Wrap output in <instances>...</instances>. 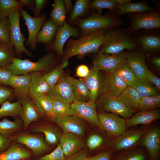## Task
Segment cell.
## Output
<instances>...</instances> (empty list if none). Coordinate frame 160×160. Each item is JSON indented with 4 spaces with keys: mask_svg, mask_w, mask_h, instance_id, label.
<instances>
[{
    "mask_svg": "<svg viewBox=\"0 0 160 160\" xmlns=\"http://www.w3.org/2000/svg\"><path fill=\"white\" fill-rule=\"evenodd\" d=\"M128 86L126 83L115 71L108 74V81L107 96L117 98Z\"/></svg>",
    "mask_w": 160,
    "mask_h": 160,
    "instance_id": "obj_31",
    "label": "cell"
},
{
    "mask_svg": "<svg viewBox=\"0 0 160 160\" xmlns=\"http://www.w3.org/2000/svg\"><path fill=\"white\" fill-rule=\"evenodd\" d=\"M150 63L158 69L160 68V57L151 58L149 60Z\"/></svg>",
    "mask_w": 160,
    "mask_h": 160,
    "instance_id": "obj_58",
    "label": "cell"
},
{
    "mask_svg": "<svg viewBox=\"0 0 160 160\" xmlns=\"http://www.w3.org/2000/svg\"><path fill=\"white\" fill-rule=\"evenodd\" d=\"M160 107V95L142 98L135 112L154 110Z\"/></svg>",
    "mask_w": 160,
    "mask_h": 160,
    "instance_id": "obj_45",
    "label": "cell"
},
{
    "mask_svg": "<svg viewBox=\"0 0 160 160\" xmlns=\"http://www.w3.org/2000/svg\"><path fill=\"white\" fill-rule=\"evenodd\" d=\"M23 5L15 0H0V19L4 20L15 10Z\"/></svg>",
    "mask_w": 160,
    "mask_h": 160,
    "instance_id": "obj_46",
    "label": "cell"
},
{
    "mask_svg": "<svg viewBox=\"0 0 160 160\" xmlns=\"http://www.w3.org/2000/svg\"><path fill=\"white\" fill-rule=\"evenodd\" d=\"M99 127L110 136L116 138L126 130V119L117 114L98 111Z\"/></svg>",
    "mask_w": 160,
    "mask_h": 160,
    "instance_id": "obj_5",
    "label": "cell"
},
{
    "mask_svg": "<svg viewBox=\"0 0 160 160\" xmlns=\"http://www.w3.org/2000/svg\"><path fill=\"white\" fill-rule=\"evenodd\" d=\"M31 80L30 74L20 75H12L10 78L8 85L14 91L15 95L18 98L27 96L30 88Z\"/></svg>",
    "mask_w": 160,
    "mask_h": 160,
    "instance_id": "obj_30",
    "label": "cell"
},
{
    "mask_svg": "<svg viewBox=\"0 0 160 160\" xmlns=\"http://www.w3.org/2000/svg\"><path fill=\"white\" fill-rule=\"evenodd\" d=\"M157 11H160L156 8L150 6L147 1L144 0L136 3L129 2L119 5L116 8L113 14L115 16L120 17L125 14Z\"/></svg>",
    "mask_w": 160,
    "mask_h": 160,
    "instance_id": "obj_27",
    "label": "cell"
},
{
    "mask_svg": "<svg viewBox=\"0 0 160 160\" xmlns=\"http://www.w3.org/2000/svg\"><path fill=\"white\" fill-rule=\"evenodd\" d=\"M31 80L28 96L32 100L47 95L51 87L43 77V73L36 72L30 73Z\"/></svg>",
    "mask_w": 160,
    "mask_h": 160,
    "instance_id": "obj_24",
    "label": "cell"
},
{
    "mask_svg": "<svg viewBox=\"0 0 160 160\" xmlns=\"http://www.w3.org/2000/svg\"><path fill=\"white\" fill-rule=\"evenodd\" d=\"M130 24L127 30L132 35L141 29H159L160 28V12L157 11L128 14Z\"/></svg>",
    "mask_w": 160,
    "mask_h": 160,
    "instance_id": "obj_6",
    "label": "cell"
},
{
    "mask_svg": "<svg viewBox=\"0 0 160 160\" xmlns=\"http://www.w3.org/2000/svg\"><path fill=\"white\" fill-rule=\"evenodd\" d=\"M68 65V60L63 61L51 71L43 75L46 81L52 88L59 81L63 72L64 69Z\"/></svg>",
    "mask_w": 160,
    "mask_h": 160,
    "instance_id": "obj_41",
    "label": "cell"
},
{
    "mask_svg": "<svg viewBox=\"0 0 160 160\" xmlns=\"http://www.w3.org/2000/svg\"><path fill=\"white\" fill-rule=\"evenodd\" d=\"M74 94L73 101L87 102L91 100L90 92L84 79L71 78Z\"/></svg>",
    "mask_w": 160,
    "mask_h": 160,
    "instance_id": "obj_34",
    "label": "cell"
},
{
    "mask_svg": "<svg viewBox=\"0 0 160 160\" xmlns=\"http://www.w3.org/2000/svg\"><path fill=\"white\" fill-rule=\"evenodd\" d=\"M52 111L54 116H61L67 115L70 104L59 100L52 99Z\"/></svg>",
    "mask_w": 160,
    "mask_h": 160,
    "instance_id": "obj_47",
    "label": "cell"
},
{
    "mask_svg": "<svg viewBox=\"0 0 160 160\" xmlns=\"http://www.w3.org/2000/svg\"><path fill=\"white\" fill-rule=\"evenodd\" d=\"M96 110L118 114L125 119L130 118L135 111L127 107L116 98L101 95L95 101Z\"/></svg>",
    "mask_w": 160,
    "mask_h": 160,
    "instance_id": "obj_13",
    "label": "cell"
},
{
    "mask_svg": "<svg viewBox=\"0 0 160 160\" xmlns=\"http://www.w3.org/2000/svg\"><path fill=\"white\" fill-rule=\"evenodd\" d=\"M114 71L128 86H131L137 79L133 71L126 60L120 64Z\"/></svg>",
    "mask_w": 160,
    "mask_h": 160,
    "instance_id": "obj_43",
    "label": "cell"
},
{
    "mask_svg": "<svg viewBox=\"0 0 160 160\" xmlns=\"http://www.w3.org/2000/svg\"><path fill=\"white\" fill-rule=\"evenodd\" d=\"M144 126L145 132L141 140L140 145L147 150L150 160H160V125L152 123Z\"/></svg>",
    "mask_w": 160,
    "mask_h": 160,
    "instance_id": "obj_8",
    "label": "cell"
},
{
    "mask_svg": "<svg viewBox=\"0 0 160 160\" xmlns=\"http://www.w3.org/2000/svg\"><path fill=\"white\" fill-rule=\"evenodd\" d=\"M82 119L77 116L66 115L54 116L49 120L61 128L63 134L72 133L81 136L84 135L85 130Z\"/></svg>",
    "mask_w": 160,
    "mask_h": 160,
    "instance_id": "obj_17",
    "label": "cell"
},
{
    "mask_svg": "<svg viewBox=\"0 0 160 160\" xmlns=\"http://www.w3.org/2000/svg\"><path fill=\"white\" fill-rule=\"evenodd\" d=\"M67 115L79 117L94 127H99L95 101L94 100H91L87 102L73 101L70 105Z\"/></svg>",
    "mask_w": 160,
    "mask_h": 160,
    "instance_id": "obj_12",
    "label": "cell"
},
{
    "mask_svg": "<svg viewBox=\"0 0 160 160\" xmlns=\"http://www.w3.org/2000/svg\"><path fill=\"white\" fill-rule=\"evenodd\" d=\"M12 75L11 71L6 68L0 67V84L8 85L9 79Z\"/></svg>",
    "mask_w": 160,
    "mask_h": 160,
    "instance_id": "obj_52",
    "label": "cell"
},
{
    "mask_svg": "<svg viewBox=\"0 0 160 160\" xmlns=\"http://www.w3.org/2000/svg\"><path fill=\"white\" fill-rule=\"evenodd\" d=\"M116 98L136 111L142 98L135 89L131 86H128Z\"/></svg>",
    "mask_w": 160,
    "mask_h": 160,
    "instance_id": "obj_33",
    "label": "cell"
},
{
    "mask_svg": "<svg viewBox=\"0 0 160 160\" xmlns=\"http://www.w3.org/2000/svg\"><path fill=\"white\" fill-rule=\"evenodd\" d=\"M58 27L49 18L44 24L41 30L38 33L36 39V43H49L56 34Z\"/></svg>",
    "mask_w": 160,
    "mask_h": 160,
    "instance_id": "obj_36",
    "label": "cell"
},
{
    "mask_svg": "<svg viewBox=\"0 0 160 160\" xmlns=\"http://www.w3.org/2000/svg\"><path fill=\"white\" fill-rule=\"evenodd\" d=\"M66 12L69 14L71 11L73 9L72 4L71 0H63Z\"/></svg>",
    "mask_w": 160,
    "mask_h": 160,
    "instance_id": "obj_59",
    "label": "cell"
},
{
    "mask_svg": "<svg viewBox=\"0 0 160 160\" xmlns=\"http://www.w3.org/2000/svg\"><path fill=\"white\" fill-rule=\"evenodd\" d=\"M80 33L76 28L71 26L65 20L63 25L58 28L55 41L50 47L58 55L62 56L63 53V47L66 42L71 36L79 38Z\"/></svg>",
    "mask_w": 160,
    "mask_h": 160,
    "instance_id": "obj_18",
    "label": "cell"
},
{
    "mask_svg": "<svg viewBox=\"0 0 160 160\" xmlns=\"http://www.w3.org/2000/svg\"><path fill=\"white\" fill-rule=\"evenodd\" d=\"M65 158L59 144L52 152L38 158L36 160H65Z\"/></svg>",
    "mask_w": 160,
    "mask_h": 160,
    "instance_id": "obj_49",
    "label": "cell"
},
{
    "mask_svg": "<svg viewBox=\"0 0 160 160\" xmlns=\"http://www.w3.org/2000/svg\"><path fill=\"white\" fill-rule=\"evenodd\" d=\"M89 70L86 65H81L78 66L76 69V75L79 77L84 78L88 75Z\"/></svg>",
    "mask_w": 160,
    "mask_h": 160,
    "instance_id": "obj_56",
    "label": "cell"
},
{
    "mask_svg": "<svg viewBox=\"0 0 160 160\" xmlns=\"http://www.w3.org/2000/svg\"><path fill=\"white\" fill-rule=\"evenodd\" d=\"M120 5L119 0H93L90 1L89 7L92 10H95L98 14L101 15L103 9H108L113 13Z\"/></svg>",
    "mask_w": 160,
    "mask_h": 160,
    "instance_id": "obj_40",
    "label": "cell"
},
{
    "mask_svg": "<svg viewBox=\"0 0 160 160\" xmlns=\"http://www.w3.org/2000/svg\"><path fill=\"white\" fill-rule=\"evenodd\" d=\"M89 0H77L73 7L68 18V24H72L78 17L82 16L89 10Z\"/></svg>",
    "mask_w": 160,
    "mask_h": 160,
    "instance_id": "obj_42",
    "label": "cell"
},
{
    "mask_svg": "<svg viewBox=\"0 0 160 160\" xmlns=\"http://www.w3.org/2000/svg\"><path fill=\"white\" fill-rule=\"evenodd\" d=\"M146 55L139 48L130 52L126 61L133 71L136 79H145L148 70L145 63Z\"/></svg>",
    "mask_w": 160,
    "mask_h": 160,
    "instance_id": "obj_23",
    "label": "cell"
},
{
    "mask_svg": "<svg viewBox=\"0 0 160 160\" xmlns=\"http://www.w3.org/2000/svg\"><path fill=\"white\" fill-rule=\"evenodd\" d=\"M13 94L14 90L6 85L0 84V106L4 102L10 99Z\"/></svg>",
    "mask_w": 160,
    "mask_h": 160,
    "instance_id": "obj_50",
    "label": "cell"
},
{
    "mask_svg": "<svg viewBox=\"0 0 160 160\" xmlns=\"http://www.w3.org/2000/svg\"><path fill=\"white\" fill-rule=\"evenodd\" d=\"M33 160L31 159H23V160Z\"/></svg>",
    "mask_w": 160,
    "mask_h": 160,
    "instance_id": "obj_61",
    "label": "cell"
},
{
    "mask_svg": "<svg viewBox=\"0 0 160 160\" xmlns=\"http://www.w3.org/2000/svg\"><path fill=\"white\" fill-rule=\"evenodd\" d=\"M101 71L92 66L88 75L84 79L90 92L91 100L95 101L107 90L108 74Z\"/></svg>",
    "mask_w": 160,
    "mask_h": 160,
    "instance_id": "obj_11",
    "label": "cell"
},
{
    "mask_svg": "<svg viewBox=\"0 0 160 160\" xmlns=\"http://www.w3.org/2000/svg\"><path fill=\"white\" fill-rule=\"evenodd\" d=\"M12 142L10 138H6L0 134V154L9 147Z\"/></svg>",
    "mask_w": 160,
    "mask_h": 160,
    "instance_id": "obj_55",
    "label": "cell"
},
{
    "mask_svg": "<svg viewBox=\"0 0 160 160\" xmlns=\"http://www.w3.org/2000/svg\"><path fill=\"white\" fill-rule=\"evenodd\" d=\"M89 158L86 150H81L66 157L65 160H89Z\"/></svg>",
    "mask_w": 160,
    "mask_h": 160,
    "instance_id": "obj_51",
    "label": "cell"
},
{
    "mask_svg": "<svg viewBox=\"0 0 160 160\" xmlns=\"http://www.w3.org/2000/svg\"><path fill=\"white\" fill-rule=\"evenodd\" d=\"M100 132L94 133L89 136L86 143L88 148L91 151L103 149L104 151L112 152L116 138L108 135L101 129Z\"/></svg>",
    "mask_w": 160,
    "mask_h": 160,
    "instance_id": "obj_22",
    "label": "cell"
},
{
    "mask_svg": "<svg viewBox=\"0 0 160 160\" xmlns=\"http://www.w3.org/2000/svg\"><path fill=\"white\" fill-rule=\"evenodd\" d=\"M23 129L21 119H16L11 121L4 117L0 121V134L7 138H10L15 133Z\"/></svg>",
    "mask_w": 160,
    "mask_h": 160,
    "instance_id": "obj_32",
    "label": "cell"
},
{
    "mask_svg": "<svg viewBox=\"0 0 160 160\" xmlns=\"http://www.w3.org/2000/svg\"><path fill=\"white\" fill-rule=\"evenodd\" d=\"M138 92L141 98L159 95V90L146 79H137L131 86Z\"/></svg>",
    "mask_w": 160,
    "mask_h": 160,
    "instance_id": "obj_35",
    "label": "cell"
},
{
    "mask_svg": "<svg viewBox=\"0 0 160 160\" xmlns=\"http://www.w3.org/2000/svg\"><path fill=\"white\" fill-rule=\"evenodd\" d=\"M47 1L45 0H35L34 15L35 17H38L41 9L46 3Z\"/></svg>",
    "mask_w": 160,
    "mask_h": 160,
    "instance_id": "obj_57",
    "label": "cell"
},
{
    "mask_svg": "<svg viewBox=\"0 0 160 160\" xmlns=\"http://www.w3.org/2000/svg\"><path fill=\"white\" fill-rule=\"evenodd\" d=\"M145 78L153 84L160 91V79L153 74L149 70L146 72Z\"/></svg>",
    "mask_w": 160,
    "mask_h": 160,
    "instance_id": "obj_54",
    "label": "cell"
},
{
    "mask_svg": "<svg viewBox=\"0 0 160 160\" xmlns=\"http://www.w3.org/2000/svg\"><path fill=\"white\" fill-rule=\"evenodd\" d=\"M71 78L63 72L58 82L47 95L52 99L70 104L72 103L74 96Z\"/></svg>",
    "mask_w": 160,
    "mask_h": 160,
    "instance_id": "obj_15",
    "label": "cell"
},
{
    "mask_svg": "<svg viewBox=\"0 0 160 160\" xmlns=\"http://www.w3.org/2000/svg\"><path fill=\"white\" fill-rule=\"evenodd\" d=\"M111 160H150V159L145 148L140 145L113 152Z\"/></svg>",
    "mask_w": 160,
    "mask_h": 160,
    "instance_id": "obj_29",
    "label": "cell"
},
{
    "mask_svg": "<svg viewBox=\"0 0 160 160\" xmlns=\"http://www.w3.org/2000/svg\"><path fill=\"white\" fill-rule=\"evenodd\" d=\"M112 154V151H104L90 157L89 160H111Z\"/></svg>",
    "mask_w": 160,
    "mask_h": 160,
    "instance_id": "obj_53",
    "label": "cell"
},
{
    "mask_svg": "<svg viewBox=\"0 0 160 160\" xmlns=\"http://www.w3.org/2000/svg\"><path fill=\"white\" fill-rule=\"evenodd\" d=\"M160 119V110L137 112L126 119V129L139 125L147 126Z\"/></svg>",
    "mask_w": 160,
    "mask_h": 160,
    "instance_id": "obj_25",
    "label": "cell"
},
{
    "mask_svg": "<svg viewBox=\"0 0 160 160\" xmlns=\"http://www.w3.org/2000/svg\"><path fill=\"white\" fill-rule=\"evenodd\" d=\"M19 1L23 5H25L28 7L31 8L32 1L29 0H20Z\"/></svg>",
    "mask_w": 160,
    "mask_h": 160,
    "instance_id": "obj_60",
    "label": "cell"
},
{
    "mask_svg": "<svg viewBox=\"0 0 160 160\" xmlns=\"http://www.w3.org/2000/svg\"><path fill=\"white\" fill-rule=\"evenodd\" d=\"M50 19L58 26H62L66 20V11L63 0H55Z\"/></svg>",
    "mask_w": 160,
    "mask_h": 160,
    "instance_id": "obj_39",
    "label": "cell"
},
{
    "mask_svg": "<svg viewBox=\"0 0 160 160\" xmlns=\"http://www.w3.org/2000/svg\"><path fill=\"white\" fill-rule=\"evenodd\" d=\"M22 112L20 98L13 103L7 100L1 104L0 108V119L7 116L16 117L21 116Z\"/></svg>",
    "mask_w": 160,
    "mask_h": 160,
    "instance_id": "obj_37",
    "label": "cell"
},
{
    "mask_svg": "<svg viewBox=\"0 0 160 160\" xmlns=\"http://www.w3.org/2000/svg\"><path fill=\"white\" fill-rule=\"evenodd\" d=\"M59 143L65 157L79 151L84 144L80 136L72 133L63 134Z\"/></svg>",
    "mask_w": 160,
    "mask_h": 160,
    "instance_id": "obj_26",
    "label": "cell"
},
{
    "mask_svg": "<svg viewBox=\"0 0 160 160\" xmlns=\"http://www.w3.org/2000/svg\"><path fill=\"white\" fill-rule=\"evenodd\" d=\"M12 141L22 144L31 151L32 157L37 158L50 148L41 136L28 132H18L11 138Z\"/></svg>",
    "mask_w": 160,
    "mask_h": 160,
    "instance_id": "obj_7",
    "label": "cell"
},
{
    "mask_svg": "<svg viewBox=\"0 0 160 160\" xmlns=\"http://www.w3.org/2000/svg\"><path fill=\"white\" fill-rule=\"evenodd\" d=\"M134 127L126 129L123 134L116 138L112 153L141 145L140 141L145 132V127Z\"/></svg>",
    "mask_w": 160,
    "mask_h": 160,
    "instance_id": "obj_16",
    "label": "cell"
},
{
    "mask_svg": "<svg viewBox=\"0 0 160 160\" xmlns=\"http://www.w3.org/2000/svg\"><path fill=\"white\" fill-rule=\"evenodd\" d=\"M57 61L53 53L50 52L36 62L15 57L6 68L14 75L30 74L36 72L43 73L53 67Z\"/></svg>",
    "mask_w": 160,
    "mask_h": 160,
    "instance_id": "obj_4",
    "label": "cell"
},
{
    "mask_svg": "<svg viewBox=\"0 0 160 160\" xmlns=\"http://www.w3.org/2000/svg\"><path fill=\"white\" fill-rule=\"evenodd\" d=\"M15 51L10 44L0 41V67L6 68L15 57Z\"/></svg>",
    "mask_w": 160,
    "mask_h": 160,
    "instance_id": "obj_44",
    "label": "cell"
},
{
    "mask_svg": "<svg viewBox=\"0 0 160 160\" xmlns=\"http://www.w3.org/2000/svg\"><path fill=\"white\" fill-rule=\"evenodd\" d=\"M31 127V130L36 133H42L45 135V140L49 145H58L63 133L62 131L54 124L36 121Z\"/></svg>",
    "mask_w": 160,
    "mask_h": 160,
    "instance_id": "obj_20",
    "label": "cell"
},
{
    "mask_svg": "<svg viewBox=\"0 0 160 160\" xmlns=\"http://www.w3.org/2000/svg\"><path fill=\"white\" fill-rule=\"evenodd\" d=\"M22 107L21 116L23 125V130L26 131L33 122L38 120L42 116L32 100L28 95L20 98Z\"/></svg>",
    "mask_w": 160,
    "mask_h": 160,
    "instance_id": "obj_21",
    "label": "cell"
},
{
    "mask_svg": "<svg viewBox=\"0 0 160 160\" xmlns=\"http://www.w3.org/2000/svg\"><path fill=\"white\" fill-rule=\"evenodd\" d=\"M10 23L8 17L0 19V41L7 44L9 43Z\"/></svg>",
    "mask_w": 160,
    "mask_h": 160,
    "instance_id": "obj_48",
    "label": "cell"
},
{
    "mask_svg": "<svg viewBox=\"0 0 160 160\" xmlns=\"http://www.w3.org/2000/svg\"><path fill=\"white\" fill-rule=\"evenodd\" d=\"M133 34L139 49L145 55L146 53H153L160 51V31L159 29H141Z\"/></svg>",
    "mask_w": 160,
    "mask_h": 160,
    "instance_id": "obj_10",
    "label": "cell"
},
{
    "mask_svg": "<svg viewBox=\"0 0 160 160\" xmlns=\"http://www.w3.org/2000/svg\"><path fill=\"white\" fill-rule=\"evenodd\" d=\"M42 116L49 119L54 116L52 111V99L47 95H44L32 100Z\"/></svg>",
    "mask_w": 160,
    "mask_h": 160,
    "instance_id": "obj_38",
    "label": "cell"
},
{
    "mask_svg": "<svg viewBox=\"0 0 160 160\" xmlns=\"http://www.w3.org/2000/svg\"><path fill=\"white\" fill-rule=\"evenodd\" d=\"M130 52L125 50L114 55H105L98 52L93 58V66L98 70L109 74L115 71L118 67L126 60Z\"/></svg>",
    "mask_w": 160,
    "mask_h": 160,
    "instance_id": "obj_14",
    "label": "cell"
},
{
    "mask_svg": "<svg viewBox=\"0 0 160 160\" xmlns=\"http://www.w3.org/2000/svg\"><path fill=\"white\" fill-rule=\"evenodd\" d=\"M123 24L120 17L110 12L102 15L94 12L87 18L76 20L72 24L79 28L80 34L83 36L101 29L109 30L120 27Z\"/></svg>",
    "mask_w": 160,
    "mask_h": 160,
    "instance_id": "obj_3",
    "label": "cell"
},
{
    "mask_svg": "<svg viewBox=\"0 0 160 160\" xmlns=\"http://www.w3.org/2000/svg\"><path fill=\"white\" fill-rule=\"evenodd\" d=\"M20 10L28 31L26 44L29 45L32 49H34L36 47V39L37 34L46 20V15H43L37 17H33L25 10L21 8Z\"/></svg>",
    "mask_w": 160,
    "mask_h": 160,
    "instance_id": "obj_19",
    "label": "cell"
},
{
    "mask_svg": "<svg viewBox=\"0 0 160 160\" xmlns=\"http://www.w3.org/2000/svg\"><path fill=\"white\" fill-rule=\"evenodd\" d=\"M32 152L20 144L12 142L9 147L0 154V160H22L31 159Z\"/></svg>",
    "mask_w": 160,
    "mask_h": 160,
    "instance_id": "obj_28",
    "label": "cell"
},
{
    "mask_svg": "<svg viewBox=\"0 0 160 160\" xmlns=\"http://www.w3.org/2000/svg\"><path fill=\"white\" fill-rule=\"evenodd\" d=\"M108 30L101 29L88 35L81 36L77 39H69L64 50L63 61L68 60L74 56L82 58L88 54L98 53V49L103 43Z\"/></svg>",
    "mask_w": 160,
    "mask_h": 160,
    "instance_id": "obj_1",
    "label": "cell"
},
{
    "mask_svg": "<svg viewBox=\"0 0 160 160\" xmlns=\"http://www.w3.org/2000/svg\"><path fill=\"white\" fill-rule=\"evenodd\" d=\"M20 8L15 10L8 17L10 27L9 43L15 48L17 55H20L23 52L31 57L32 56V54L26 49L24 45L25 38L20 31V21L21 15Z\"/></svg>",
    "mask_w": 160,
    "mask_h": 160,
    "instance_id": "obj_9",
    "label": "cell"
},
{
    "mask_svg": "<svg viewBox=\"0 0 160 160\" xmlns=\"http://www.w3.org/2000/svg\"><path fill=\"white\" fill-rule=\"evenodd\" d=\"M139 48L132 35L127 28L120 27L108 30L103 43L98 49V52L107 55H114L125 50L130 52Z\"/></svg>",
    "mask_w": 160,
    "mask_h": 160,
    "instance_id": "obj_2",
    "label": "cell"
}]
</instances>
